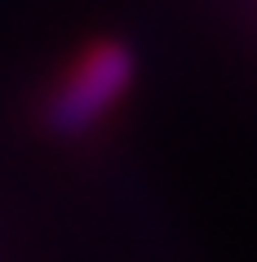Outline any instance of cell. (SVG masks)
I'll use <instances>...</instances> for the list:
<instances>
[]
</instances>
